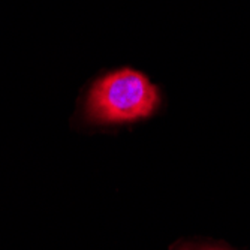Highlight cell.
<instances>
[{"label":"cell","instance_id":"cell-2","mask_svg":"<svg viewBox=\"0 0 250 250\" xmlns=\"http://www.w3.org/2000/svg\"><path fill=\"white\" fill-rule=\"evenodd\" d=\"M172 250H229L225 246L214 244H193V243H178L172 247Z\"/></svg>","mask_w":250,"mask_h":250},{"label":"cell","instance_id":"cell-1","mask_svg":"<svg viewBox=\"0 0 250 250\" xmlns=\"http://www.w3.org/2000/svg\"><path fill=\"white\" fill-rule=\"evenodd\" d=\"M157 104V88L146 75L122 69L93 84L87 96L85 116L96 125L133 122L148 117Z\"/></svg>","mask_w":250,"mask_h":250}]
</instances>
